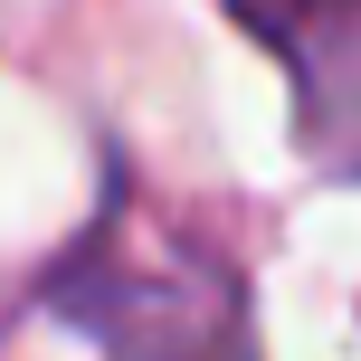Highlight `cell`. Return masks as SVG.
Wrapping results in <instances>:
<instances>
[{"instance_id":"6da1fadb","label":"cell","mask_w":361,"mask_h":361,"mask_svg":"<svg viewBox=\"0 0 361 361\" xmlns=\"http://www.w3.org/2000/svg\"><path fill=\"white\" fill-rule=\"evenodd\" d=\"M48 314L76 324L105 361H257L247 267L200 228L133 219L124 180L48 276Z\"/></svg>"},{"instance_id":"7a4b0ae2","label":"cell","mask_w":361,"mask_h":361,"mask_svg":"<svg viewBox=\"0 0 361 361\" xmlns=\"http://www.w3.org/2000/svg\"><path fill=\"white\" fill-rule=\"evenodd\" d=\"M228 19L295 76V133L333 180H361V0H228Z\"/></svg>"}]
</instances>
